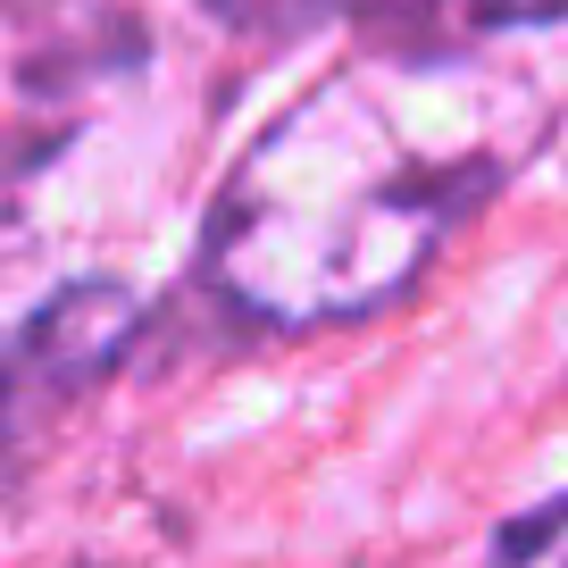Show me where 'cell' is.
<instances>
[{
  "mask_svg": "<svg viewBox=\"0 0 568 568\" xmlns=\"http://www.w3.org/2000/svg\"><path fill=\"white\" fill-rule=\"evenodd\" d=\"M494 568H568V494L518 518V527L494 544Z\"/></svg>",
  "mask_w": 568,
  "mask_h": 568,
  "instance_id": "3957f363",
  "label": "cell"
},
{
  "mask_svg": "<svg viewBox=\"0 0 568 568\" xmlns=\"http://www.w3.org/2000/svg\"><path fill=\"white\" fill-rule=\"evenodd\" d=\"M217 18H234V26H302V18H318V9H335V0H210Z\"/></svg>",
  "mask_w": 568,
  "mask_h": 568,
  "instance_id": "5b68a950",
  "label": "cell"
},
{
  "mask_svg": "<svg viewBox=\"0 0 568 568\" xmlns=\"http://www.w3.org/2000/svg\"><path fill=\"white\" fill-rule=\"evenodd\" d=\"M544 101L477 59H368L284 109L210 210V276L267 326L393 302L527 160Z\"/></svg>",
  "mask_w": 568,
  "mask_h": 568,
  "instance_id": "6da1fadb",
  "label": "cell"
},
{
  "mask_svg": "<svg viewBox=\"0 0 568 568\" xmlns=\"http://www.w3.org/2000/svg\"><path fill=\"white\" fill-rule=\"evenodd\" d=\"M460 26H551L568 18V0H444Z\"/></svg>",
  "mask_w": 568,
  "mask_h": 568,
  "instance_id": "277c9868",
  "label": "cell"
},
{
  "mask_svg": "<svg viewBox=\"0 0 568 568\" xmlns=\"http://www.w3.org/2000/svg\"><path fill=\"white\" fill-rule=\"evenodd\" d=\"M92 0H0V168L68 134L92 84Z\"/></svg>",
  "mask_w": 568,
  "mask_h": 568,
  "instance_id": "7a4b0ae2",
  "label": "cell"
}]
</instances>
